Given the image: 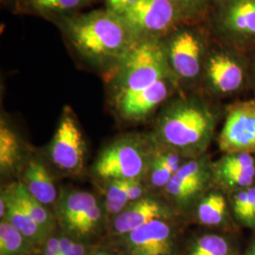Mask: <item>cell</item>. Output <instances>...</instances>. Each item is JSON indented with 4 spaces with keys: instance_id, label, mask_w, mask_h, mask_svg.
<instances>
[{
    "instance_id": "cell-16",
    "label": "cell",
    "mask_w": 255,
    "mask_h": 255,
    "mask_svg": "<svg viewBox=\"0 0 255 255\" xmlns=\"http://www.w3.org/2000/svg\"><path fill=\"white\" fill-rule=\"evenodd\" d=\"M23 184L37 201L44 205L51 204L57 199L53 179L46 166L38 161H31L27 164Z\"/></svg>"
},
{
    "instance_id": "cell-18",
    "label": "cell",
    "mask_w": 255,
    "mask_h": 255,
    "mask_svg": "<svg viewBox=\"0 0 255 255\" xmlns=\"http://www.w3.org/2000/svg\"><path fill=\"white\" fill-rule=\"evenodd\" d=\"M145 192L140 180H114L106 191V210L112 215H119L128 203L139 201Z\"/></svg>"
},
{
    "instance_id": "cell-35",
    "label": "cell",
    "mask_w": 255,
    "mask_h": 255,
    "mask_svg": "<svg viewBox=\"0 0 255 255\" xmlns=\"http://www.w3.org/2000/svg\"><path fill=\"white\" fill-rule=\"evenodd\" d=\"M6 211H7V202H6L4 196L1 195V199H0V217H1V219L5 218Z\"/></svg>"
},
{
    "instance_id": "cell-9",
    "label": "cell",
    "mask_w": 255,
    "mask_h": 255,
    "mask_svg": "<svg viewBox=\"0 0 255 255\" xmlns=\"http://www.w3.org/2000/svg\"><path fill=\"white\" fill-rule=\"evenodd\" d=\"M147 164L145 150L136 142L119 141L106 147L94 165L95 173L102 179L137 180Z\"/></svg>"
},
{
    "instance_id": "cell-14",
    "label": "cell",
    "mask_w": 255,
    "mask_h": 255,
    "mask_svg": "<svg viewBox=\"0 0 255 255\" xmlns=\"http://www.w3.org/2000/svg\"><path fill=\"white\" fill-rule=\"evenodd\" d=\"M170 212L159 201L149 198L140 199L119 213L114 222L115 231L128 235L156 219L169 218Z\"/></svg>"
},
{
    "instance_id": "cell-27",
    "label": "cell",
    "mask_w": 255,
    "mask_h": 255,
    "mask_svg": "<svg viewBox=\"0 0 255 255\" xmlns=\"http://www.w3.org/2000/svg\"><path fill=\"white\" fill-rule=\"evenodd\" d=\"M255 166V155L246 153H225L213 164L214 175L229 173Z\"/></svg>"
},
{
    "instance_id": "cell-24",
    "label": "cell",
    "mask_w": 255,
    "mask_h": 255,
    "mask_svg": "<svg viewBox=\"0 0 255 255\" xmlns=\"http://www.w3.org/2000/svg\"><path fill=\"white\" fill-rule=\"evenodd\" d=\"M20 159V146L15 133L3 122L0 127V167L2 172L11 170Z\"/></svg>"
},
{
    "instance_id": "cell-5",
    "label": "cell",
    "mask_w": 255,
    "mask_h": 255,
    "mask_svg": "<svg viewBox=\"0 0 255 255\" xmlns=\"http://www.w3.org/2000/svg\"><path fill=\"white\" fill-rule=\"evenodd\" d=\"M202 80L215 99H229L250 89L249 56L233 46L216 42L211 45Z\"/></svg>"
},
{
    "instance_id": "cell-22",
    "label": "cell",
    "mask_w": 255,
    "mask_h": 255,
    "mask_svg": "<svg viewBox=\"0 0 255 255\" xmlns=\"http://www.w3.org/2000/svg\"><path fill=\"white\" fill-rule=\"evenodd\" d=\"M181 24H201L206 22L214 7V0H168Z\"/></svg>"
},
{
    "instance_id": "cell-2",
    "label": "cell",
    "mask_w": 255,
    "mask_h": 255,
    "mask_svg": "<svg viewBox=\"0 0 255 255\" xmlns=\"http://www.w3.org/2000/svg\"><path fill=\"white\" fill-rule=\"evenodd\" d=\"M219 119V110L200 96L181 97L163 110L158 134L168 149L197 158L210 146Z\"/></svg>"
},
{
    "instance_id": "cell-31",
    "label": "cell",
    "mask_w": 255,
    "mask_h": 255,
    "mask_svg": "<svg viewBox=\"0 0 255 255\" xmlns=\"http://www.w3.org/2000/svg\"><path fill=\"white\" fill-rule=\"evenodd\" d=\"M85 249L82 244L77 243L69 237H61L60 255H84Z\"/></svg>"
},
{
    "instance_id": "cell-13",
    "label": "cell",
    "mask_w": 255,
    "mask_h": 255,
    "mask_svg": "<svg viewBox=\"0 0 255 255\" xmlns=\"http://www.w3.org/2000/svg\"><path fill=\"white\" fill-rule=\"evenodd\" d=\"M132 255H167L172 249V230L164 219H156L127 235Z\"/></svg>"
},
{
    "instance_id": "cell-37",
    "label": "cell",
    "mask_w": 255,
    "mask_h": 255,
    "mask_svg": "<svg viewBox=\"0 0 255 255\" xmlns=\"http://www.w3.org/2000/svg\"><path fill=\"white\" fill-rule=\"evenodd\" d=\"M94 255H109L108 254H106V253H104V252H101V253H97V254H95Z\"/></svg>"
},
{
    "instance_id": "cell-10",
    "label": "cell",
    "mask_w": 255,
    "mask_h": 255,
    "mask_svg": "<svg viewBox=\"0 0 255 255\" xmlns=\"http://www.w3.org/2000/svg\"><path fill=\"white\" fill-rule=\"evenodd\" d=\"M212 181L213 164H210L207 157L200 156L182 164L164 189L176 205L187 207L201 198Z\"/></svg>"
},
{
    "instance_id": "cell-20",
    "label": "cell",
    "mask_w": 255,
    "mask_h": 255,
    "mask_svg": "<svg viewBox=\"0 0 255 255\" xmlns=\"http://www.w3.org/2000/svg\"><path fill=\"white\" fill-rule=\"evenodd\" d=\"M228 207V201L223 192H210L199 201L197 216L201 224L218 226L227 219Z\"/></svg>"
},
{
    "instance_id": "cell-32",
    "label": "cell",
    "mask_w": 255,
    "mask_h": 255,
    "mask_svg": "<svg viewBox=\"0 0 255 255\" xmlns=\"http://www.w3.org/2000/svg\"><path fill=\"white\" fill-rule=\"evenodd\" d=\"M106 4V9L111 11L122 15L128 9L135 5L139 0H104Z\"/></svg>"
},
{
    "instance_id": "cell-7",
    "label": "cell",
    "mask_w": 255,
    "mask_h": 255,
    "mask_svg": "<svg viewBox=\"0 0 255 255\" xmlns=\"http://www.w3.org/2000/svg\"><path fill=\"white\" fill-rule=\"evenodd\" d=\"M218 143L224 154L255 156V98L235 101L226 108Z\"/></svg>"
},
{
    "instance_id": "cell-15",
    "label": "cell",
    "mask_w": 255,
    "mask_h": 255,
    "mask_svg": "<svg viewBox=\"0 0 255 255\" xmlns=\"http://www.w3.org/2000/svg\"><path fill=\"white\" fill-rule=\"evenodd\" d=\"M7 202L5 218L32 244H41L48 239V232L41 227L15 201L8 190L2 193Z\"/></svg>"
},
{
    "instance_id": "cell-8",
    "label": "cell",
    "mask_w": 255,
    "mask_h": 255,
    "mask_svg": "<svg viewBox=\"0 0 255 255\" xmlns=\"http://www.w3.org/2000/svg\"><path fill=\"white\" fill-rule=\"evenodd\" d=\"M121 16L138 40L163 39L181 24L168 0H139Z\"/></svg>"
},
{
    "instance_id": "cell-26",
    "label": "cell",
    "mask_w": 255,
    "mask_h": 255,
    "mask_svg": "<svg viewBox=\"0 0 255 255\" xmlns=\"http://www.w3.org/2000/svg\"><path fill=\"white\" fill-rule=\"evenodd\" d=\"M232 247L226 237L219 235H205L200 237L189 255H230Z\"/></svg>"
},
{
    "instance_id": "cell-38",
    "label": "cell",
    "mask_w": 255,
    "mask_h": 255,
    "mask_svg": "<svg viewBox=\"0 0 255 255\" xmlns=\"http://www.w3.org/2000/svg\"><path fill=\"white\" fill-rule=\"evenodd\" d=\"M223 1H227V0H214V4L219 3V2H223Z\"/></svg>"
},
{
    "instance_id": "cell-25",
    "label": "cell",
    "mask_w": 255,
    "mask_h": 255,
    "mask_svg": "<svg viewBox=\"0 0 255 255\" xmlns=\"http://www.w3.org/2000/svg\"><path fill=\"white\" fill-rule=\"evenodd\" d=\"M214 181L218 182L224 191L235 192L243 190L255 185V166L235 172L214 175Z\"/></svg>"
},
{
    "instance_id": "cell-4",
    "label": "cell",
    "mask_w": 255,
    "mask_h": 255,
    "mask_svg": "<svg viewBox=\"0 0 255 255\" xmlns=\"http://www.w3.org/2000/svg\"><path fill=\"white\" fill-rule=\"evenodd\" d=\"M210 36L201 24H182L163 38L167 62L178 83L202 79L212 45Z\"/></svg>"
},
{
    "instance_id": "cell-21",
    "label": "cell",
    "mask_w": 255,
    "mask_h": 255,
    "mask_svg": "<svg viewBox=\"0 0 255 255\" xmlns=\"http://www.w3.org/2000/svg\"><path fill=\"white\" fill-rule=\"evenodd\" d=\"M12 198L18 202L19 205L27 212V214L36 221L37 223L46 230L48 233L53 228L54 220L46 209L45 205L29 193L27 187L19 182L7 189Z\"/></svg>"
},
{
    "instance_id": "cell-12",
    "label": "cell",
    "mask_w": 255,
    "mask_h": 255,
    "mask_svg": "<svg viewBox=\"0 0 255 255\" xmlns=\"http://www.w3.org/2000/svg\"><path fill=\"white\" fill-rule=\"evenodd\" d=\"M177 80L170 77L156 82L146 89L127 93L117 98L119 114L128 120L145 119L173 93Z\"/></svg>"
},
{
    "instance_id": "cell-6",
    "label": "cell",
    "mask_w": 255,
    "mask_h": 255,
    "mask_svg": "<svg viewBox=\"0 0 255 255\" xmlns=\"http://www.w3.org/2000/svg\"><path fill=\"white\" fill-rule=\"evenodd\" d=\"M206 22L216 42L247 54L255 50V0L215 3Z\"/></svg>"
},
{
    "instance_id": "cell-3",
    "label": "cell",
    "mask_w": 255,
    "mask_h": 255,
    "mask_svg": "<svg viewBox=\"0 0 255 255\" xmlns=\"http://www.w3.org/2000/svg\"><path fill=\"white\" fill-rule=\"evenodd\" d=\"M115 85L120 96L140 91L173 77L163 39H140L114 67Z\"/></svg>"
},
{
    "instance_id": "cell-19",
    "label": "cell",
    "mask_w": 255,
    "mask_h": 255,
    "mask_svg": "<svg viewBox=\"0 0 255 255\" xmlns=\"http://www.w3.org/2000/svg\"><path fill=\"white\" fill-rule=\"evenodd\" d=\"M98 204L94 195L83 191L66 193L59 203V217L65 228L69 230L86 211Z\"/></svg>"
},
{
    "instance_id": "cell-1",
    "label": "cell",
    "mask_w": 255,
    "mask_h": 255,
    "mask_svg": "<svg viewBox=\"0 0 255 255\" xmlns=\"http://www.w3.org/2000/svg\"><path fill=\"white\" fill-rule=\"evenodd\" d=\"M74 51L94 65L114 67L138 41L126 22L108 9L59 20Z\"/></svg>"
},
{
    "instance_id": "cell-36",
    "label": "cell",
    "mask_w": 255,
    "mask_h": 255,
    "mask_svg": "<svg viewBox=\"0 0 255 255\" xmlns=\"http://www.w3.org/2000/svg\"><path fill=\"white\" fill-rule=\"evenodd\" d=\"M246 255H255V241L252 244V246L250 247V249L248 250Z\"/></svg>"
},
{
    "instance_id": "cell-29",
    "label": "cell",
    "mask_w": 255,
    "mask_h": 255,
    "mask_svg": "<svg viewBox=\"0 0 255 255\" xmlns=\"http://www.w3.org/2000/svg\"><path fill=\"white\" fill-rule=\"evenodd\" d=\"M101 219V208L96 204L82 215L68 231L79 237H86L99 226Z\"/></svg>"
},
{
    "instance_id": "cell-17",
    "label": "cell",
    "mask_w": 255,
    "mask_h": 255,
    "mask_svg": "<svg viewBox=\"0 0 255 255\" xmlns=\"http://www.w3.org/2000/svg\"><path fill=\"white\" fill-rule=\"evenodd\" d=\"M92 0H18L19 7L47 19H61L74 15L89 5Z\"/></svg>"
},
{
    "instance_id": "cell-34",
    "label": "cell",
    "mask_w": 255,
    "mask_h": 255,
    "mask_svg": "<svg viewBox=\"0 0 255 255\" xmlns=\"http://www.w3.org/2000/svg\"><path fill=\"white\" fill-rule=\"evenodd\" d=\"M249 56V83L250 89L255 94V50L248 53Z\"/></svg>"
},
{
    "instance_id": "cell-23",
    "label": "cell",
    "mask_w": 255,
    "mask_h": 255,
    "mask_svg": "<svg viewBox=\"0 0 255 255\" xmlns=\"http://www.w3.org/2000/svg\"><path fill=\"white\" fill-rule=\"evenodd\" d=\"M32 243L6 219L0 224V255H23L31 250Z\"/></svg>"
},
{
    "instance_id": "cell-30",
    "label": "cell",
    "mask_w": 255,
    "mask_h": 255,
    "mask_svg": "<svg viewBox=\"0 0 255 255\" xmlns=\"http://www.w3.org/2000/svg\"><path fill=\"white\" fill-rule=\"evenodd\" d=\"M173 176L174 174L155 157L150 164V179L152 184L156 187H165Z\"/></svg>"
},
{
    "instance_id": "cell-28",
    "label": "cell",
    "mask_w": 255,
    "mask_h": 255,
    "mask_svg": "<svg viewBox=\"0 0 255 255\" xmlns=\"http://www.w3.org/2000/svg\"><path fill=\"white\" fill-rule=\"evenodd\" d=\"M255 203V185L249 188L233 193L231 200L232 210L235 218L240 222L244 223L247 215Z\"/></svg>"
},
{
    "instance_id": "cell-11",
    "label": "cell",
    "mask_w": 255,
    "mask_h": 255,
    "mask_svg": "<svg viewBox=\"0 0 255 255\" xmlns=\"http://www.w3.org/2000/svg\"><path fill=\"white\" fill-rule=\"evenodd\" d=\"M84 152L82 131L71 112L65 110L50 146L51 159L61 169L75 172L82 168Z\"/></svg>"
},
{
    "instance_id": "cell-33",
    "label": "cell",
    "mask_w": 255,
    "mask_h": 255,
    "mask_svg": "<svg viewBox=\"0 0 255 255\" xmlns=\"http://www.w3.org/2000/svg\"><path fill=\"white\" fill-rule=\"evenodd\" d=\"M61 252V238L51 237L46 241L44 255H60Z\"/></svg>"
}]
</instances>
